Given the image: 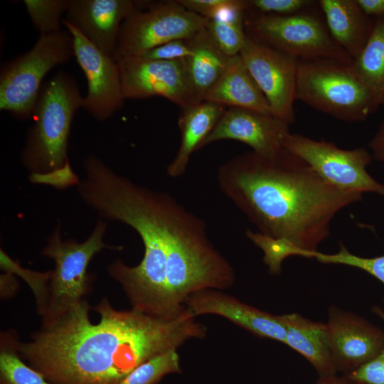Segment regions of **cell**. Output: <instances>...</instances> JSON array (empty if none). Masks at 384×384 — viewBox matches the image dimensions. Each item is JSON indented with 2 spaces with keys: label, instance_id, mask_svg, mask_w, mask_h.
I'll return each instance as SVG.
<instances>
[{
  "label": "cell",
  "instance_id": "obj_1",
  "mask_svg": "<svg viewBox=\"0 0 384 384\" xmlns=\"http://www.w3.org/2000/svg\"><path fill=\"white\" fill-rule=\"evenodd\" d=\"M84 299L19 343L23 361L52 384H116L144 362L186 341L205 336V326L186 308L173 319L134 309L117 310L104 297L92 308Z\"/></svg>",
  "mask_w": 384,
  "mask_h": 384
},
{
  "label": "cell",
  "instance_id": "obj_2",
  "mask_svg": "<svg viewBox=\"0 0 384 384\" xmlns=\"http://www.w3.org/2000/svg\"><path fill=\"white\" fill-rule=\"evenodd\" d=\"M217 181L258 232L311 252L329 236L337 213L363 197L334 186L284 149L269 156H237L220 166Z\"/></svg>",
  "mask_w": 384,
  "mask_h": 384
},
{
  "label": "cell",
  "instance_id": "obj_3",
  "mask_svg": "<svg viewBox=\"0 0 384 384\" xmlns=\"http://www.w3.org/2000/svg\"><path fill=\"white\" fill-rule=\"evenodd\" d=\"M89 206L100 217L123 223L138 233L144 257L136 266L117 259L108 273L122 287L132 309L169 317L167 265L169 255L182 243L206 234L204 221L166 193L138 185L112 173L95 187Z\"/></svg>",
  "mask_w": 384,
  "mask_h": 384
},
{
  "label": "cell",
  "instance_id": "obj_4",
  "mask_svg": "<svg viewBox=\"0 0 384 384\" xmlns=\"http://www.w3.org/2000/svg\"><path fill=\"white\" fill-rule=\"evenodd\" d=\"M82 99L76 80L60 70L41 87L32 114L22 160L32 173H46L68 160V136L75 113Z\"/></svg>",
  "mask_w": 384,
  "mask_h": 384
},
{
  "label": "cell",
  "instance_id": "obj_5",
  "mask_svg": "<svg viewBox=\"0 0 384 384\" xmlns=\"http://www.w3.org/2000/svg\"><path fill=\"white\" fill-rule=\"evenodd\" d=\"M296 100L348 122L364 121L382 106L351 64L329 58L299 60Z\"/></svg>",
  "mask_w": 384,
  "mask_h": 384
},
{
  "label": "cell",
  "instance_id": "obj_6",
  "mask_svg": "<svg viewBox=\"0 0 384 384\" xmlns=\"http://www.w3.org/2000/svg\"><path fill=\"white\" fill-rule=\"evenodd\" d=\"M107 225L99 220L89 238L82 242L63 241L60 228L48 238L42 255L55 264L42 305L38 309L42 316V326L53 323L73 306L85 299L91 289L87 267L92 258L104 248L122 249L106 245L103 235Z\"/></svg>",
  "mask_w": 384,
  "mask_h": 384
},
{
  "label": "cell",
  "instance_id": "obj_7",
  "mask_svg": "<svg viewBox=\"0 0 384 384\" xmlns=\"http://www.w3.org/2000/svg\"><path fill=\"white\" fill-rule=\"evenodd\" d=\"M74 56L73 38L61 30L40 35L27 53L4 63L0 71V109L14 117H32L46 74Z\"/></svg>",
  "mask_w": 384,
  "mask_h": 384
},
{
  "label": "cell",
  "instance_id": "obj_8",
  "mask_svg": "<svg viewBox=\"0 0 384 384\" xmlns=\"http://www.w3.org/2000/svg\"><path fill=\"white\" fill-rule=\"evenodd\" d=\"M247 35L298 60L329 58L351 64V57L333 39L326 23L308 9L290 15L247 11Z\"/></svg>",
  "mask_w": 384,
  "mask_h": 384
},
{
  "label": "cell",
  "instance_id": "obj_9",
  "mask_svg": "<svg viewBox=\"0 0 384 384\" xmlns=\"http://www.w3.org/2000/svg\"><path fill=\"white\" fill-rule=\"evenodd\" d=\"M208 19L191 12L176 0L146 1L122 23L112 58L139 55L167 42L189 39L204 28Z\"/></svg>",
  "mask_w": 384,
  "mask_h": 384
},
{
  "label": "cell",
  "instance_id": "obj_10",
  "mask_svg": "<svg viewBox=\"0 0 384 384\" xmlns=\"http://www.w3.org/2000/svg\"><path fill=\"white\" fill-rule=\"evenodd\" d=\"M283 148L341 190L384 196V184L376 181L366 170L373 156L365 148L342 149L324 139L318 141L292 133L284 139Z\"/></svg>",
  "mask_w": 384,
  "mask_h": 384
},
{
  "label": "cell",
  "instance_id": "obj_11",
  "mask_svg": "<svg viewBox=\"0 0 384 384\" xmlns=\"http://www.w3.org/2000/svg\"><path fill=\"white\" fill-rule=\"evenodd\" d=\"M239 55L265 96L273 116L293 124L299 60L247 34Z\"/></svg>",
  "mask_w": 384,
  "mask_h": 384
},
{
  "label": "cell",
  "instance_id": "obj_12",
  "mask_svg": "<svg viewBox=\"0 0 384 384\" xmlns=\"http://www.w3.org/2000/svg\"><path fill=\"white\" fill-rule=\"evenodd\" d=\"M62 23L73 38L74 56L83 71L87 92L82 108L97 121H105L118 112L124 104L118 64L103 53L74 26Z\"/></svg>",
  "mask_w": 384,
  "mask_h": 384
},
{
  "label": "cell",
  "instance_id": "obj_13",
  "mask_svg": "<svg viewBox=\"0 0 384 384\" xmlns=\"http://www.w3.org/2000/svg\"><path fill=\"white\" fill-rule=\"evenodd\" d=\"M117 63L125 99L161 96L181 108L193 105L182 60H155L126 56Z\"/></svg>",
  "mask_w": 384,
  "mask_h": 384
},
{
  "label": "cell",
  "instance_id": "obj_14",
  "mask_svg": "<svg viewBox=\"0 0 384 384\" xmlns=\"http://www.w3.org/2000/svg\"><path fill=\"white\" fill-rule=\"evenodd\" d=\"M331 355L338 372L348 374L376 356L384 346V331L366 319L329 307L326 322Z\"/></svg>",
  "mask_w": 384,
  "mask_h": 384
},
{
  "label": "cell",
  "instance_id": "obj_15",
  "mask_svg": "<svg viewBox=\"0 0 384 384\" xmlns=\"http://www.w3.org/2000/svg\"><path fill=\"white\" fill-rule=\"evenodd\" d=\"M289 124L273 115L230 107L202 142L198 149L217 141L236 140L246 144L262 156H273L283 148Z\"/></svg>",
  "mask_w": 384,
  "mask_h": 384
},
{
  "label": "cell",
  "instance_id": "obj_16",
  "mask_svg": "<svg viewBox=\"0 0 384 384\" xmlns=\"http://www.w3.org/2000/svg\"><path fill=\"white\" fill-rule=\"evenodd\" d=\"M146 1L69 0L65 19L103 53L113 57L121 26Z\"/></svg>",
  "mask_w": 384,
  "mask_h": 384
},
{
  "label": "cell",
  "instance_id": "obj_17",
  "mask_svg": "<svg viewBox=\"0 0 384 384\" xmlns=\"http://www.w3.org/2000/svg\"><path fill=\"white\" fill-rule=\"evenodd\" d=\"M185 306L196 316L216 314L260 337L285 343L287 331L277 316L245 304L218 289H203L188 297Z\"/></svg>",
  "mask_w": 384,
  "mask_h": 384
},
{
  "label": "cell",
  "instance_id": "obj_18",
  "mask_svg": "<svg viewBox=\"0 0 384 384\" xmlns=\"http://www.w3.org/2000/svg\"><path fill=\"white\" fill-rule=\"evenodd\" d=\"M191 53L182 59L193 104L204 102L226 70L232 57L226 55L206 28L190 38Z\"/></svg>",
  "mask_w": 384,
  "mask_h": 384
},
{
  "label": "cell",
  "instance_id": "obj_19",
  "mask_svg": "<svg viewBox=\"0 0 384 384\" xmlns=\"http://www.w3.org/2000/svg\"><path fill=\"white\" fill-rule=\"evenodd\" d=\"M287 331L285 344L304 357L319 377L336 375L329 342L326 323L297 313L277 316Z\"/></svg>",
  "mask_w": 384,
  "mask_h": 384
},
{
  "label": "cell",
  "instance_id": "obj_20",
  "mask_svg": "<svg viewBox=\"0 0 384 384\" xmlns=\"http://www.w3.org/2000/svg\"><path fill=\"white\" fill-rule=\"evenodd\" d=\"M327 28L333 39L355 59L365 46L373 26L356 0H319Z\"/></svg>",
  "mask_w": 384,
  "mask_h": 384
},
{
  "label": "cell",
  "instance_id": "obj_21",
  "mask_svg": "<svg viewBox=\"0 0 384 384\" xmlns=\"http://www.w3.org/2000/svg\"><path fill=\"white\" fill-rule=\"evenodd\" d=\"M205 101L273 115L265 96L240 55L230 58L226 70L210 90Z\"/></svg>",
  "mask_w": 384,
  "mask_h": 384
},
{
  "label": "cell",
  "instance_id": "obj_22",
  "mask_svg": "<svg viewBox=\"0 0 384 384\" xmlns=\"http://www.w3.org/2000/svg\"><path fill=\"white\" fill-rule=\"evenodd\" d=\"M225 111L223 106L208 101L181 108L178 121L181 143L175 158L167 167L169 176L176 178L184 174L191 154L198 149Z\"/></svg>",
  "mask_w": 384,
  "mask_h": 384
},
{
  "label": "cell",
  "instance_id": "obj_23",
  "mask_svg": "<svg viewBox=\"0 0 384 384\" xmlns=\"http://www.w3.org/2000/svg\"><path fill=\"white\" fill-rule=\"evenodd\" d=\"M351 66L384 105V16L373 18L369 38Z\"/></svg>",
  "mask_w": 384,
  "mask_h": 384
},
{
  "label": "cell",
  "instance_id": "obj_24",
  "mask_svg": "<svg viewBox=\"0 0 384 384\" xmlns=\"http://www.w3.org/2000/svg\"><path fill=\"white\" fill-rule=\"evenodd\" d=\"M20 340L16 331L0 336V384H52L23 361L19 353Z\"/></svg>",
  "mask_w": 384,
  "mask_h": 384
},
{
  "label": "cell",
  "instance_id": "obj_25",
  "mask_svg": "<svg viewBox=\"0 0 384 384\" xmlns=\"http://www.w3.org/2000/svg\"><path fill=\"white\" fill-rule=\"evenodd\" d=\"M246 236L262 250L263 261L272 274L281 272L283 261L290 256L315 258L318 252L303 250L287 238L272 237L250 229L246 230Z\"/></svg>",
  "mask_w": 384,
  "mask_h": 384
},
{
  "label": "cell",
  "instance_id": "obj_26",
  "mask_svg": "<svg viewBox=\"0 0 384 384\" xmlns=\"http://www.w3.org/2000/svg\"><path fill=\"white\" fill-rule=\"evenodd\" d=\"M180 372L179 356L171 350L144 362L116 384H157L165 375Z\"/></svg>",
  "mask_w": 384,
  "mask_h": 384
},
{
  "label": "cell",
  "instance_id": "obj_27",
  "mask_svg": "<svg viewBox=\"0 0 384 384\" xmlns=\"http://www.w3.org/2000/svg\"><path fill=\"white\" fill-rule=\"evenodd\" d=\"M26 10L40 35L62 30L61 16L67 12L69 0H24Z\"/></svg>",
  "mask_w": 384,
  "mask_h": 384
},
{
  "label": "cell",
  "instance_id": "obj_28",
  "mask_svg": "<svg viewBox=\"0 0 384 384\" xmlns=\"http://www.w3.org/2000/svg\"><path fill=\"white\" fill-rule=\"evenodd\" d=\"M244 18L208 20L205 27L206 31L217 46L228 57L239 55L245 44L247 33Z\"/></svg>",
  "mask_w": 384,
  "mask_h": 384
},
{
  "label": "cell",
  "instance_id": "obj_29",
  "mask_svg": "<svg viewBox=\"0 0 384 384\" xmlns=\"http://www.w3.org/2000/svg\"><path fill=\"white\" fill-rule=\"evenodd\" d=\"M315 258L324 264H339L361 269L384 284V255L374 257H363L351 253L343 243L338 252L325 254L318 251Z\"/></svg>",
  "mask_w": 384,
  "mask_h": 384
},
{
  "label": "cell",
  "instance_id": "obj_30",
  "mask_svg": "<svg viewBox=\"0 0 384 384\" xmlns=\"http://www.w3.org/2000/svg\"><path fill=\"white\" fill-rule=\"evenodd\" d=\"M311 0H247L250 11L275 15H290L309 9Z\"/></svg>",
  "mask_w": 384,
  "mask_h": 384
},
{
  "label": "cell",
  "instance_id": "obj_31",
  "mask_svg": "<svg viewBox=\"0 0 384 384\" xmlns=\"http://www.w3.org/2000/svg\"><path fill=\"white\" fill-rule=\"evenodd\" d=\"M191 53L189 39L174 40L154 47L138 57L155 60H182Z\"/></svg>",
  "mask_w": 384,
  "mask_h": 384
},
{
  "label": "cell",
  "instance_id": "obj_32",
  "mask_svg": "<svg viewBox=\"0 0 384 384\" xmlns=\"http://www.w3.org/2000/svg\"><path fill=\"white\" fill-rule=\"evenodd\" d=\"M346 375L364 384H384V346L376 356Z\"/></svg>",
  "mask_w": 384,
  "mask_h": 384
},
{
  "label": "cell",
  "instance_id": "obj_33",
  "mask_svg": "<svg viewBox=\"0 0 384 384\" xmlns=\"http://www.w3.org/2000/svg\"><path fill=\"white\" fill-rule=\"evenodd\" d=\"M31 179L32 181L46 183L58 188L77 185L79 182L78 177L71 169L68 160L62 167L55 170L43 174L32 173Z\"/></svg>",
  "mask_w": 384,
  "mask_h": 384
},
{
  "label": "cell",
  "instance_id": "obj_34",
  "mask_svg": "<svg viewBox=\"0 0 384 384\" xmlns=\"http://www.w3.org/2000/svg\"><path fill=\"white\" fill-rule=\"evenodd\" d=\"M225 0H176V1L188 11L200 15L208 20L213 12L221 6Z\"/></svg>",
  "mask_w": 384,
  "mask_h": 384
},
{
  "label": "cell",
  "instance_id": "obj_35",
  "mask_svg": "<svg viewBox=\"0 0 384 384\" xmlns=\"http://www.w3.org/2000/svg\"><path fill=\"white\" fill-rule=\"evenodd\" d=\"M373 158L380 161L384 167V120L368 144Z\"/></svg>",
  "mask_w": 384,
  "mask_h": 384
},
{
  "label": "cell",
  "instance_id": "obj_36",
  "mask_svg": "<svg viewBox=\"0 0 384 384\" xmlns=\"http://www.w3.org/2000/svg\"><path fill=\"white\" fill-rule=\"evenodd\" d=\"M364 14L370 18L384 16V0H356Z\"/></svg>",
  "mask_w": 384,
  "mask_h": 384
},
{
  "label": "cell",
  "instance_id": "obj_37",
  "mask_svg": "<svg viewBox=\"0 0 384 384\" xmlns=\"http://www.w3.org/2000/svg\"><path fill=\"white\" fill-rule=\"evenodd\" d=\"M315 384H364L363 383L354 380L346 375L338 376L333 375L330 376L319 377Z\"/></svg>",
  "mask_w": 384,
  "mask_h": 384
},
{
  "label": "cell",
  "instance_id": "obj_38",
  "mask_svg": "<svg viewBox=\"0 0 384 384\" xmlns=\"http://www.w3.org/2000/svg\"><path fill=\"white\" fill-rule=\"evenodd\" d=\"M383 306H384V302H383ZM372 311L374 314H375L378 317H379L380 319H382L384 321V309L378 306H374L372 308Z\"/></svg>",
  "mask_w": 384,
  "mask_h": 384
}]
</instances>
